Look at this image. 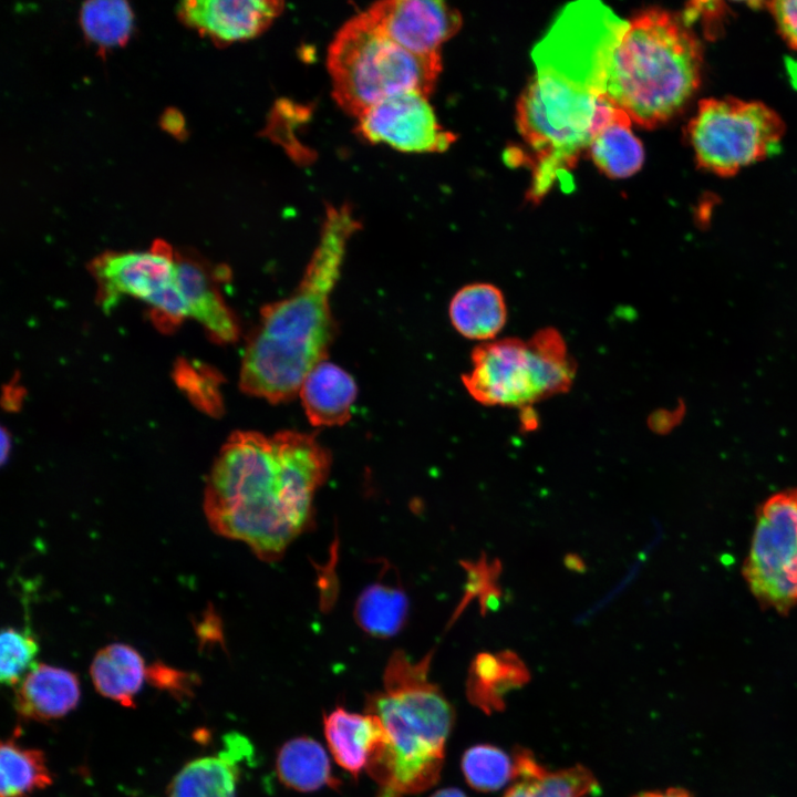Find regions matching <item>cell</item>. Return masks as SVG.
Returning <instances> with one entry per match:
<instances>
[{
	"instance_id": "cell-1",
	"label": "cell",
	"mask_w": 797,
	"mask_h": 797,
	"mask_svg": "<svg viewBox=\"0 0 797 797\" xmlns=\"http://www.w3.org/2000/svg\"><path fill=\"white\" fill-rule=\"evenodd\" d=\"M627 25L600 1L570 2L532 49L536 72L516 106L517 130L529 149L531 200L567 177L596 134L622 111L607 97L605 85Z\"/></svg>"
},
{
	"instance_id": "cell-2",
	"label": "cell",
	"mask_w": 797,
	"mask_h": 797,
	"mask_svg": "<svg viewBox=\"0 0 797 797\" xmlns=\"http://www.w3.org/2000/svg\"><path fill=\"white\" fill-rule=\"evenodd\" d=\"M331 463L328 448L309 433H232L206 482L209 526L245 542L259 559L278 560L312 522L314 496Z\"/></svg>"
},
{
	"instance_id": "cell-3",
	"label": "cell",
	"mask_w": 797,
	"mask_h": 797,
	"mask_svg": "<svg viewBox=\"0 0 797 797\" xmlns=\"http://www.w3.org/2000/svg\"><path fill=\"white\" fill-rule=\"evenodd\" d=\"M360 228L349 207H330L302 279L287 298L265 304L241 360L239 386L272 404L293 398L327 359L335 333L331 296L346 245Z\"/></svg>"
},
{
	"instance_id": "cell-4",
	"label": "cell",
	"mask_w": 797,
	"mask_h": 797,
	"mask_svg": "<svg viewBox=\"0 0 797 797\" xmlns=\"http://www.w3.org/2000/svg\"><path fill=\"white\" fill-rule=\"evenodd\" d=\"M432 652L412 661L404 652L391 656L382 689L366 700L383 739L365 770L381 789L379 797H403L434 786L441 776L453 708L428 676Z\"/></svg>"
},
{
	"instance_id": "cell-5",
	"label": "cell",
	"mask_w": 797,
	"mask_h": 797,
	"mask_svg": "<svg viewBox=\"0 0 797 797\" xmlns=\"http://www.w3.org/2000/svg\"><path fill=\"white\" fill-rule=\"evenodd\" d=\"M701 69L700 43L682 20L648 9L628 21L611 58L605 94L631 121L653 128L686 105Z\"/></svg>"
},
{
	"instance_id": "cell-6",
	"label": "cell",
	"mask_w": 797,
	"mask_h": 797,
	"mask_svg": "<svg viewBox=\"0 0 797 797\" xmlns=\"http://www.w3.org/2000/svg\"><path fill=\"white\" fill-rule=\"evenodd\" d=\"M332 95L356 118L393 95H429L442 71L441 55L421 56L387 38L366 11L348 20L329 45Z\"/></svg>"
},
{
	"instance_id": "cell-7",
	"label": "cell",
	"mask_w": 797,
	"mask_h": 797,
	"mask_svg": "<svg viewBox=\"0 0 797 797\" xmlns=\"http://www.w3.org/2000/svg\"><path fill=\"white\" fill-rule=\"evenodd\" d=\"M472 368L462 376L469 395L485 406L525 408L568 391L576 364L553 328L529 340L504 338L479 343Z\"/></svg>"
},
{
	"instance_id": "cell-8",
	"label": "cell",
	"mask_w": 797,
	"mask_h": 797,
	"mask_svg": "<svg viewBox=\"0 0 797 797\" xmlns=\"http://www.w3.org/2000/svg\"><path fill=\"white\" fill-rule=\"evenodd\" d=\"M785 131L779 115L760 102L707 99L687 126L702 168L729 176L778 151Z\"/></svg>"
},
{
	"instance_id": "cell-9",
	"label": "cell",
	"mask_w": 797,
	"mask_h": 797,
	"mask_svg": "<svg viewBox=\"0 0 797 797\" xmlns=\"http://www.w3.org/2000/svg\"><path fill=\"white\" fill-rule=\"evenodd\" d=\"M743 576L762 607L787 614L797 604V488L759 506Z\"/></svg>"
},
{
	"instance_id": "cell-10",
	"label": "cell",
	"mask_w": 797,
	"mask_h": 797,
	"mask_svg": "<svg viewBox=\"0 0 797 797\" xmlns=\"http://www.w3.org/2000/svg\"><path fill=\"white\" fill-rule=\"evenodd\" d=\"M356 132L368 142L406 153L446 151L456 136L443 128L421 92H403L387 97L358 117Z\"/></svg>"
},
{
	"instance_id": "cell-11",
	"label": "cell",
	"mask_w": 797,
	"mask_h": 797,
	"mask_svg": "<svg viewBox=\"0 0 797 797\" xmlns=\"http://www.w3.org/2000/svg\"><path fill=\"white\" fill-rule=\"evenodd\" d=\"M89 270L97 284V302L112 310L124 297L145 303L176 281V252L162 239L145 251H105L95 257Z\"/></svg>"
},
{
	"instance_id": "cell-12",
	"label": "cell",
	"mask_w": 797,
	"mask_h": 797,
	"mask_svg": "<svg viewBox=\"0 0 797 797\" xmlns=\"http://www.w3.org/2000/svg\"><path fill=\"white\" fill-rule=\"evenodd\" d=\"M366 12L387 38L421 56L441 55L442 44L462 25L460 13L436 0H386Z\"/></svg>"
},
{
	"instance_id": "cell-13",
	"label": "cell",
	"mask_w": 797,
	"mask_h": 797,
	"mask_svg": "<svg viewBox=\"0 0 797 797\" xmlns=\"http://www.w3.org/2000/svg\"><path fill=\"white\" fill-rule=\"evenodd\" d=\"M282 10L277 0H187L176 13L186 27L225 46L260 35Z\"/></svg>"
},
{
	"instance_id": "cell-14",
	"label": "cell",
	"mask_w": 797,
	"mask_h": 797,
	"mask_svg": "<svg viewBox=\"0 0 797 797\" xmlns=\"http://www.w3.org/2000/svg\"><path fill=\"white\" fill-rule=\"evenodd\" d=\"M216 275L199 258L176 252V282L188 315L203 325L213 341L232 343L239 335V324L221 296Z\"/></svg>"
},
{
	"instance_id": "cell-15",
	"label": "cell",
	"mask_w": 797,
	"mask_h": 797,
	"mask_svg": "<svg viewBox=\"0 0 797 797\" xmlns=\"http://www.w3.org/2000/svg\"><path fill=\"white\" fill-rule=\"evenodd\" d=\"M80 695V683L74 673L40 663L17 685L14 708L25 720L52 721L75 708Z\"/></svg>"
},
{
	"instance_id": "cell-16",
	"label": "cell",
	"mask_w": 797,
	"mask_h": 797,
	"mask_svg": "<svg viewBox=\"0 0 797 797\" xmlns=\"http://www.w3.org/2000/svg\"><path fill=\"white\" fill-rule=\"evenodd\" d=\"M248 753L245 738L228 736L218 755L187 763L169 784L165 797H236L239 763Z\"/></svg>"
},
{
	"instance_id": "cell-17",
	"label": "cell",
	"mask_w": 797,
	"mask_h": 797,
	"mask_svg": "<svg viewBox=\"0 0 797 797\" xmlns=\"http://www.w3.org/2000/svg\"><path fill=\"white\" fill-rule=\"evenodd\" d=\"M298 394L313 426H340L351 418L358 386L345 370L324 360L308 372Z\"/></svg>"
},
{
	"instance_id": "cell-18",
	"label": "cell",
	"mask_w": 797,
	"mask_h": 797,
	"mask_svg": "<svg viewBox=\"0 0 797 797\" xmlns=\"http://www.w3.org/2000/svg\"><path fill=\"white\" fill-rule=\"evenodd\" d=\"M329 751L339 766L358 776L383 739L377 718L337 707L323 720Z\"/></svg>"
},
{
	"instance_id": "cell-19",
	"label": "cell",
	"mask_w": 797,
	"mask_h": 797,
	"mask_svg": "<svg viewBox=\"0 0 797 797\" xmlns=\"http://www.w3.org/2000/svg\"><path fill=\"white\" fill-rule=\"evenodd\" d=\"M448 314L460 335L485 343L496 340L505 327L507 304L498 287L489 282H474L462 287L453 296Z\"/></svg>"
},
{
	"instance_id": "cell-20",
	"label": "cell",
	"mask_w": 797,
	"mask_h": 797,
	"mask_svg": "<svg viewBox=\"0 0 797 797\" xmlns=\"http://www.w3.org/2000/svg\"><path fill=\"white\" fill-rule=\"evenodd\" d=\"M515 782L504 797H592L599 785L592 773L577 765L550 772L521 752L514 763Z\"/></svg>"
},
{
	"instance_id": "cell-21",
	"label": "cell",
	"mask_w": 797,
	"mask_h": 797,
	"mask_svg": "<svg viewBox=\"0 0 797 797\" xmlns=\"http://www.w3.org/2000/svg\"><path fill=\"white\" fill-rule=\"evenodd\" d=\"M90 674L96 691L123 706H134L147 669L142 655L131 645L113 643L94 656Z\"/></svg>"
},
{
	"instance_id": "cell-22",
	"label": "cell",
	"mask_w": 797,
	"mask_h": 797,
	"mask_svg": "<svg viewBox=\"0 0 797 797\" xmlns=\"http://www.w3.org/2000/svg\"><path fill=\"white\" fill-rule=\"evenodd\" d=\"M276 769L280 782L294 790L313 791L338 786L324 748L307 736L292 738L281 746Z\"/></svg>"
},
{
	"instance_id": "cell-23",
	"label": "cell",
	"mask_w": 797,
	"mask_h": 797,
	"mask_svg": "<svg viewBox=\"0 0 797 797\" xmlns=\"http://www.w3.org/2000/svg\"><path fill=\"white\" fill-rule=\"evenodd\" d=\"M631 118L621 111L592 138L587 153L594 165L610 178H627L644 162V149L631 130Z\"/></svg>"
},
{
	"instance_id": "cell-24",
	"label": "cell",
	"mask_w": 797,
	"mask_h": 797,
	"mask_svg": "<svg viewBox=\"0 0 797 797\" xmlns=\"http://www.w3.org/2000/svg\"><path fill=\"white\" fill-rule=\"evenodd\" d=\"M0 797H27L52 784L44 754L12 739L0 751Z\"/></svg>"
},
{
	"instance_id": "cell-25",
	"label": "cell",
	"mask_w": 797,
	"mask_h": 797,
	"mask_svg": "<svg viewBox=\"0 0 797 797\" xmlns=\"http://www.w3.org/2000/svg\"><path fill=\"white\" fill-rule=\"evenodd\" d=\"M80 24L86 40L103 53L127 42L133 29V12L122 0L85 1L80 9Z\"/></svg>"
},
{
	"instance_id": "cell-26",
	"label": "cell",
	"mask_w": 797,
	"mask_h": 797,
	"mask_svg": "<svg viewBox=\"0 0 797 797\" xmlns=\"http://www.w3.org/2000/svg\"><path fill=\"white\" fill-rule=\"evenodd\" d=\"M355 619L368 633L387 638L403 627L407 614V599L398 588L375 583L364 590L355 605Z\"/></svg>"
},
{
	"instance_id": "cell-27",
	"label": "cell",
	"mask_w": 797,
	"mask_h": 797,
	"mask_svg": "<svg viewBox=\"0 0 797 797\" xmlns=\"http://www.w3.org/2000/svg\"><path fill=\"white\" fill-rule=\"evenodd\" d=\"M528 677V670L514 652L479 653L469 669L468 694L479 702L499 690L519 685Z\"/></svg>"
},
{
	"instance_id": "cell-28",
	"label": "cell",
	"mask_w": 797,
	"mask_h": 797,
	"mask_svg": "<svg viewBox=\"0 0 797 797\" xmlns=\"http://www.w3.org/2000/svg\"><path fill=\"white\" fill-rule=\"evenodd\" d=\"M462 769L468 785L482 791L497 790L514 777V763L491 745H476L467 749Z\"/></svg>"
},
{
	"instance_id": "cell-29",
	"label": "cell",
	"mask_w": 797,
	"mask_h": 797,
	"mask_svg": "<svg viewBox=\"0 0 797 797\" xmlns=\"http://www.w3.org/2000/svg\"><path fill=\"white\" fill-rule=\"evenodd\" d=\"M175 381L188 398L204 412L220 415L222 397L221 375L205 364L180 361L175 369Z\"/></svg>"
},
{
	"instance_id": "cell-30",
	"label": "cell",
	"mask_w": 797,
	"mask_h": 797,
	"mask_svg": "<svg viewBox=\"0 0 797 797\" xmlns=\"http://www.w3.org/2000/svg\"><path fill=\"white\" fill-rule=\"evenodd\" d=\"M39 644L27 629L4 628L1 633L0 681L17 686L35 665Z\"/></svg>"
},
{
	"instance_id": "cell-31",
	"label": "cell",
	"mask_w": 797,
	"mask_h": 797,
	"mask_svg": "<svg viewBox=\"0 0 797 797\" xmlns=\"http://www.w3.org/2000/svg\"><path fill=\"white\" fill-rule=\"evenodd\" d=\"M462 567L466 571L467 580L465 583L464 596L459 601L449 624H453L462 614L468 603L478 598L487 588L497 583L501 573L503 566L500 560H488L485 553L476 561H460Z\"/></svg>"
},
{
	"instance_id": "cell-32",
	"label": "cell",
	"mask_w": 797,
	"mask_h": 797,
	"mask_svg": "<svg viewBox=\"0 0 797 797\" xmlns=\"http://www.w3.org/2000/svg\"><path fill=\"white\" fill-rule=\"evenodd\" d=\"M147 304L153 323L166 333L175 330L186 317H189L186 301L176 281L152 297Z\"/></svg>"
},
{
	"instance_id": "cell-33",
	"label": "cell",
	"mask_w": 797,
	"mask_h": 797,
	"mask_svg": "<svg viewBox=\"0 0 797 797\" xmlns=\"http://www.w3.org/2000/svg\"><path fill=\"white\" fill-rule=\"evenodd\" d=\"M766 4L782 37L793 49L797 50V0H779Z\"/></svg>"
},
{
	"instance_id": "cell-34",
	"label": "cell",
	"mask_w": 797,
	"mask_h": 797,
	"mask_svg": "<svg viewBox=\"0 0 797 797\" xmlns=\"http://www.w3.org/2000/svg\"><path fill=\"white\" fill-rule=\"evenodd\" d=\"M147 676L158 686L168 690H184L188 682L187 674L177 672L162 663H156L148 667Z\"/></svg>"
},
{
	"instance_id": "cell-35",
	"label": "cell",
	"mask_w": 797,
	"mask_h": 797,
	"mask_svg": "<svg viewBox=\"0 0 797 797\" xmlns=\"http://www.w3.org/2000/svg\"><path fill=\"white\" fill-rule=\"evenodd\" d=\"M503 601V590L495 583L487 588L479 597V612L483 617L499 610Z\"/></svg>"
},
{
	"instance_id": "cell-36",
	"label": "cell",
	"mask_w": 797,
	"mask_h": 797,
	"mask_svg": "<svg viewBox=\"0 0 797 797\" xmlns=\"http://www.w3.org/2000/svg\"><path fill=\"white\" fill-rule=\"evenodd\" d=\"M162 127L169 134L179 137L185 133V122L176 110L167 108L161 117Z\"/></svg>"
},
{
	"instance_id": "cell-37",
	"label": "cell",
	"mask_w": 797,
	"mask_h": 797,
	"mask_svg": "<svg viewBox=\"0 0 797 797\" xmlns=\"http://www.w3.org/2000/svg\"><path fill=\"white\" fill-rule=\"evenodd\" d=\"M635 797H692V795L683 788H667L659 791H645Z\"/></svg>"
},
{
	"instance_id": "cell-38",
	"label": "cell",
	"mask_w": 797,
	"mask_h": 797,
	"mask_svg": "<svg viewBox=\"0 0 797 797\" xmlns=\"http://www.w3.org/2000/svg\"><path fill=\"white\" fill-rule=\"evenodd\" d=\"M563 563L567 569L573 572L582 573L586 571V563L583 559L576 553H568L563 559Z\"/></svg>"
},
{
	"instance_id": "cell-39",
	"label": "cell",
	"mask_w": 797,
	"mask_h": 797,
	"mask_svg": "<svg viewBox=\"0 0 797 797\" xmlns=\"http://www.w3.org/2000/svg\"><path fill=\"white\" fill-rule=\"evenodd\" d=\"M11 447L10 435L2 427L1 429V463L4 464L9 457Z\"/></svg>"
},
{
	"instance_id": "cell-40",
	"label": "cell",
	"mask_w": 797,
	"mask_h": 797,
	"mask_svg": "<svg viewBox=\"0 0 797 797\" xmlns=\"http://www.w3.org/2000/svg\"><path fill=\"white\" fill-rule=\"evenodd\" d=\"M431 797H467L462 790L457 788H445L437 790Z\"/></svg>"
}]
</instances>
